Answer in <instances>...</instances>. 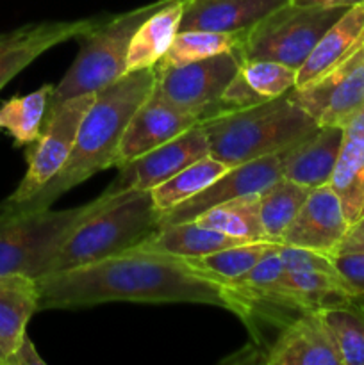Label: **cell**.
<instances>
[{
  "label": "cell",
  "mask_w": 364,
  "mask_h": 365,
  "mask_svg": "<svg viewBox=\"0 0 364 365\" xmlns=\"http://www.w3.org/2000/svg\"><path fill=\"white\" fill-rule=\"evenodd\" d=\"M39 310L88 309L103 303H198L236 314L246 324L252 303L188 259L127 250L120 255L38 278Z\"/></svg>",
  "instance_id": "cell-1"
},
{
  "label": "cell",
  "mask_w": 364,
  "mask_h": 365,
  "mask_svg": "<svg viewBox=\"0 0 364 365\" xmlns=\"http://www.w3.org/2000/svg\"><path fill=\"white\" fill-rule=\"evenodd\" d=\"M156 88V68L128 71L102 91L86 113L77 141L63 170L31 200L11 203L25 210H45L64 192L114 166L121 138L132 114ZM7 202V200H6ZM9 203V202H7Z\"/></svg>",
  "instance_id": "cell-2"
},
{
  "label": "cell",
  "mask_w": 364,
  "mask_h": 365,
  "mask_svg": "<svg viewBox=\"0 0 364 365\" xmlns=\"http://www.w3.org/2000/svg\"><path fill=\"white\" fill-rule=\"evenodd\" d=\"M200 123L206 128L209 153L228 168L278 155L320 127L289 93L270 102L220 113Z\"/></svg>",
  "instance_id": "cell-3"
},
{
  "label": "cell",
  "mask_w": 364,
  "mask_h": 365,
  "mask_svg": "<svg viewBox=\"0 0 364 365\" xmlns=\"http://www.w3.org/2000/svg\"><path fill=\"white\" fill-rule=\"evenodd\" d=\"M159 212L150 191H125L74 228L45 274L61 273L120 255L141 245L161 227ZM43 274V277H45Z\"/></svg>",
  "instance_id": "cell-4"
},
{
  "label": "cell",
  "mask_w": 364,
  "mask_h": 365,
  "mask_svg": "<svg viewBox=\"0 0 364 365\" xmlns=\"http://www.w3.org/2000/svg\"><path fill=\"white\" fill-rule=\"evenodd\" d=\"M111 196L103 191L84 205L64 210H25L6 200L0 202V277L41 278L74 228L106 205Z\"/></svg>",
  "instance_id": "cell-5"
},
{
  "label": "cell",
  "mask_w": 364,
  "mask_h": 365,
  "mask_svg": "<svg viewBox=\"0 0 364 365\" xmlns=\"http://www.w3.org/2000/svg\"><path fill=\"white\" fill-rule=\"evenodd\" d=\"M164 2L166 0H156L116 14L107 21H100L91 32L81 38L82 45L77 57L59 84L54 86L49 109L74 96L102 91L123 77L127 73V53L136 29Z\"/></svg>",
  "instance_id": "cell-6"
},
{
  "label": "cell",
  "mask_w": 364,
  "mask_h": 365,
  "mask_svg": "<svg viewBox=\"0 0 364 365\" xmlns=\"http://www.w3.org/2000/svg\"><path fill=\"white\" fill-rule=\"evenodd\" d=\"M345 7L285 4L243 34L238 50L243 61H275L298 70Z\"/></svg>",
  "instance_id": "cell-7"
},
{
  "label": "cell",
  "mask_w": 364,
  "mask_h": 365,
  "mask_svg": "<svg viewBox=\"0 0 364 365\" xmlns=\"http://www.w3.org/2000/svg\"><path fill=\"white\" fill-rule=\"evenodd\" d=\"M95 98L96 93H86L49 109L39 138L25 146L27 171L7 202H27L63 170L77 141L79 127Z\"/></svg>",
  "instance_id": "cell-8"
},
{
  "label": "cell",
  "mask_w": 364,
  "mask_h": 365,
  "mask_svg": "<svg viewBox=\"0 0 364 365\" xmlns=\"http://www.w3.org/2000/svg\"><path fill=\"white\" fill-rule=\"evenodd\" d=\"M243 57L238 48L181 66L156 64V89L200 121L216 109L221 95L238 73Z\"/></svg>",
  "instance_id": "cell-9"
},
{
  "label": "cell",
  "mask_w": 364,
  "mask_h": 365,
  "mask_svg": "<svg viewBox=\"0 0 364 365\" xmlns=\"http://www.w3.org/2000/svg\"><path fill=\"white\" fill-rule=\"evenodd\" d=\"M289 96L318 125L345 127L364 107V43L323 77L293 88Z\"/></svg>",
  "instance_id": "cell-10"
},
{
  "label": "cell",
  "mask_w": 364,
  "mask_h": 365,
  "mask_svg": "<svg viewBox=\"0 0 364 365\" xmlns=\"http://www.w3.org/2000/svg\"><path fill=\"white\" fill-rule=\"evenodd\" d=\"M207 155H211L209 141L206 128L198 121L177 138L118 168V177L106 192L118 195L125 191H152L186 166Z\"/></svg>",
  "instance_id": "cell-11"
},
{
  "label": "cell",
  "mask_w": 364,
  "mask_h": 365,
  "mask_svg": "<svg viewBox=\"0 0 364 365\" xmlns=\"http://www.w3.org/2000/svg\"><path fill=\"white\" fill-rule=\"evenodd\" d=\"M280 177L282 170L278 155H268L263 159L232 166L202 192L164 212L161 217V225L195 221L200 214L213 209L214 205H220L243 195H259Z\"/></svg>",
  "instance_id": "cell-12"
},
{
  "label": "cell",
  "mask_w": 364,
  "mask_h": 365,
  "mask_svg": "<svg viewBox=\"0 0 364 365\" xmlns=\"http://www.w3.org/2000/svg\"><path fill=\"white\" fill-rule=\"evenodd\" d=\"M198 121L195 114L175 106L153 88L145 102L132 114L125 128L114 168H121L123 164L134 160L136 157L177 138L178 134L191 128Z\"/></svg>",
  "instance_id": "cell-13"
},
{
  "label": "cell",
  "mask_w": 364,
  "mask_h": 365,
  "mask_svg": "<svg viewBox=\"0 0 364 365\" xmlns=\"http://www.w3.org/2000/svg\"><path fill=\"white\" fill-rule=\"evenodd\" d=\"M102 20L82 18L70 21H41L27 24L0 34V89L6 88L20 71L39 56L61 43L84 38Z\"/></svg>",
  "instance_id": "cell-14"
},
{
  "label": "cell",
  "mask_w": 364,
  "mask_h": 365,
  "mask_svg": "<svg viewBox=\"0 0 364 365\" xmlns=\"http://www.w3.org/2000/svg\"><path fill=\"white\" fill-rule=\"evenodd\" d=\"M268 365H343L341 355L320 310H300L263 351Z\"/></svg>",
  "instance_id": "cell-15"
},
{
  "label": "cell",
  "mask_w": 364,
  "mask_h": 365,
  "mask_svg": "<svg viewBox=\"0 0 364 365\" xmlns=\"http://www.w3.org/2000/svg\"><path fill=\"white\" fill-rule=\"evenodd\" d=\"M350 228L343 203L330 184L310 189L280 245L298 246L332 255Z\"/></svg>",
  "instance_id": "cell-16"
},
{
  "label": "cell",
  "mask_w": 364,
  "mask_h": 365,
  "mask_svg": "<svg viewBox=\"0 0 364 365\" xmlns=\"http://www.w3.org/2000/svg\"><path fill=\"white\" fill-rule=\"evenodd\" d=\"M341 141L343 127L320 125L309 135L278 153L282 177L307 189L330 184Z\"/></svg>",
  "instance_id": "cell-17"
},
{
  "label": "cell",
  "mask_w": 364,
  "mask_h": 365,
  "mask_svg": "<svg viewBox=\"0 0 364 365\" xmlns=\"http://www.w3.org/2000/svg\"><path fill=\"white\" fill-rule=\"evenodd\" d=\"M295 86V68L275 61H243L238 73L227 86L211 116L280 98L288 95Z\"/></svg>",
  "instance_id": "cell-18"
},
{
  "label": "cell",
  "mask_w": 364,
  "mask_h": 365,
  "mask_svg": "<svg viewBox=\"0 0 364 365\" xmlns=\"http://www.w3.org/2000/svg\"><path fill=\"white\" fill-rule=\"evenodd\" d=\"M289 0H188L181 31L243 32Z\"/></svg>",
  "instance_id": "cell-19"
},
{
  "label": "cell",
  "mask_w": 364,
  "mask_h": 365,
  "mask_svg": "<svg viewBox=\"0 0 364 365\" xmlns=\"http://www.w3.org/2000/svg\"><path fill=\"white\" fill-rule=\"evenodd\" d=\"M364 43V2L348 7L318 39L309 57L296 70V86L303 88L341 64Z\"/></svg>",
  "instance_id": "cell-20"
},
{
  "label": "cell",
  "mask_w": 364,
  "mask_h": 365,
  "mask_svg": "<svg viewBox=\"0 0 364 365\" xmlns=\"http://www.w3.org/2000/svg\"><path fill=\"white\" fill-rule=\"evenodd\" d=\"M350 225L364 212V107L343 127V141L330 180Z\"/></svg>",
  "instance_id": "cell-21"
},
{
  "label": "cell",
  "mask_w": 364,
  "mask_h": 365,
  "mask_svg": "<svg viewBox=\"0 0 364 365\" xmlns=\"http://www.w3.org/2000/svg\"><path fill=\"white\" fill-rule=\"evenodd\" d=\"M186 4L188 0H166L136 29L127 53V73L156 68L181 31Z\"/></svg>",
  "instance_id": "cell-22"
},
{
  "label": "cell",
  "mask_w": 364,
  "mask_h": 365,
  "mask_svg": "<svg viewBox=\"0 0 364 365\" xmlns=\"http://www.w3.org/2000/svg\"><path fill=\"white\" fill-rule=\"evenodd\" d=\"M39 312L38 278L0 277V349L9 356L27 335V324Z\"/></svg>",
  "instance_id": "cell-23"
},
{
  "label": "cell",
  "mask_w": 364,
  "mask_h": 365,
  "mask_svg": "<svg viewBox=\"0 0 364 365\" xmlns=\"http://www.w3.org/2000/svg\"><path fill=\"white\" fill-rule=\"evenodd\" d=\"M243 242L248 241L231 237V235H225L221 232L213 230V228L202 227L196 221H186V223L161 225L139 246L153 250V252L182 257V259H198V257L220 252L228 246L243 245Z\"/></svg>",
  "instance_id": "cell-24"
},
{
  "label": "cell",
  "mask_w": 364,
  "mask_h": 365,
  "mask_svg": "<svg viewBox=\"0 0 364 365\" xmlns=\"http://www.w3.org/2000/svg\"><path fill=\"white\" fill-rule=\"evenodd\" d=\"M54 84H43L29 95L13 96L0 106V130L13 138L16 148L29 146L39 138L46 120Z\"/></svg>",
  "instance_id": "cell-25"
},
{
  "label": "cell",
  "mask_w": 364,
  "mask_h": 365,
  "mask_svg": "<svg viewBox=\"0 0 364 365\" xmlns=\"http://www.w3.org/2000/svg\"><path fill=\"white\" fill-rule=\"evenodd\" d=\"M196 223L248 242L268 241L261 223L259 195H243L214 205L196 217Z\"/></svg>",
  "instance_id": "cell-26"
},
{
  "label": "cell",
  "mask_w": 364,
  "mask_h": 365,
  "mask_svg": "<svg viewBox=\"0 0 364 365\" xmlns=\"http://www.w3.org/2000/svg\"><path fill=\"white\" fill-rule=\"evenodd\" d=\"M310 189L280 177L259 192L261 223L270 242H280L305 203Z\"/></svg>",
  "instance_id": "cell-27"
},
{
  "label": "cell",
  "mask_w": 364,
  "mask_h": 365,
  "mask_svg": "<svg viewBox=\"0 0 364 365\" xmlns=\"http://www.w3.org/2000/svg\"><path fill=\"white\" fill-rule=\"evenodd\" d=\"M227 170V164L220 163L213 155L202 157L200 160L178 171L177 175L168 178L166 182L153 187L150 195H152L157 210L164 214L168 210L175 209L177 205H181V203L191 200L193 196L202 192L206 187H209Z\"/></svg>",
  "instance_id": "cell-28"
},
{
  "label": "cell",
  "mask_w": 364,
  "mask_h": 365,
  "mask_svg": "<svg viewBox=\"0 0 364 365\" xmlns=\"http://www.w3.org/2000/svg\"><path fill=\"white\" fill-rule=\"evenodd\" d=\"M320 312L334 337L343 365H364V302L350 299Z\"/></svg>",
  "instance_id": "cell-29"
},
{
  "label": "cell",
  "mask_w": 364,
  "mask_h": 365,
  "mask_svg": "<svg viewBox=\"0 0 364 365\" xmlns=\"http://www.w3.org/2000/svg\"><path fill=\"white\" fill-rule=\"evenodd\" d=\"M243 34L214 31H178L168 52L157 64L181 66V64L195 63V61H203L231 52L238 48Z\"/></svg>",
  "instance_id": "cell-30"
},
{
  "label": "cell",
  "mask_w": 364,
  "mask_h": 365,
  "mask_svg": "<svg viewBox=\"0 0 364 365\" xmlns=\"http://www.w3.org/2000/svg\"><path fill=\"white\" fill-rule=\"evenodd\" d=\"M270 241H256L243 242V245L228 246L220 252L209 253V255L198 257V259H188L193 266L206 271L207 274L214 277L223 284L232 285L238 278L248 273L257 260L266 252Z\"/></svg>",
  "instance_id": "cell-31"
},
{
  "label": "cell",
  "mask_w": 364,
  "mask_h": 365,
  "mask_svg": "<svg viewBox=\"0 0 364 365\" xmlns=\"http://www.w3.org/2000/svg\"><path fill=\"white\" fill-rule=\"evenodd\" d=\"M330 260L352 298L364 302V252L332 253Z\"/></svg>",
  "instance_id": "cell-32"
},
{
  "label": "cell",
  "mask_w": 364,
  "mask_h": 365,
  "mask_svg": "<svg viewBox=\"0 0 364 365\" xmlns=\"http://www.w3.org/2000/svg\"><path fill=\"white\" fill-rule=\"evenodd\" d=\"M7 365H45V360L36 351V346L32 344L29 335H25L20 346L7 356Z\"/></svg>",
  "instance_id": "cell-33"
},
{
  "label": "cell",
  "mask_w": 364,
  "mask_h": 365,
  "mask_svg": "<svg viewBox=\"0 0 364 365\" xmlns=\"http://www.w3.org/2000/svg\"><path fill=\"white\" fill-rule=\"evenodd\" d=\"M338 252H364V212L350 225L345 239L334 253Z\"/></svg>",
  "instance_id": "cell-34"
},
{
  "label": "cell",
  "mask_w": 364,
  "mask_h": 365,
  "mask_svg": "<svg viewBox=\"0 0 364 365\" xmlns=\"http://www.w3.org/2000/svg\"><path fill=\"white\" fill-rule=\"evenodd\" d=\"M291 4L296 6H316V7H348L357 6V4H363L364 0H289Z\"/></svg>",
  "instance_id": "cell-35"
},
{
  "label": "cell",
  "mask_w": 364,
  "mask_h": 365,
  "mask_svg": "<svg viewBox=\"0 0 364 365\" xmlns=\"http://www.w3.org/2000/svg\"><path fill=\"white\" fill-rule=\"evenodd\" d=\"M0 365H7V356L2 349H0Z\"/></svg>",
  "instance_id": "cell-36"
}]
</instances>
